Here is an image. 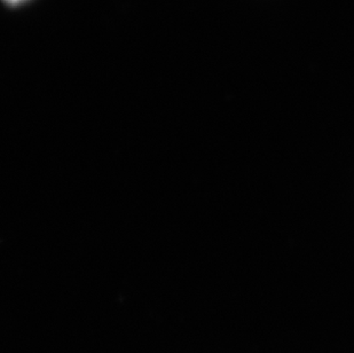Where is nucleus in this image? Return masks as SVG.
<instances>
[{
    "instance_id": "1",
    "label": "nucleus",
    "mask_w": 354,
    "mask_h": 353,
    "mask_svg": "<svg viewBox=\"0 0 354 353\" xmlns=\"http://www.w3.org/2000/svg\"><path fill=\"white\" fill-rule=\"evenodd\" d=\"M8 3H19L21 1H24V0H6Z\"/></svg>"
}]
</instances>
